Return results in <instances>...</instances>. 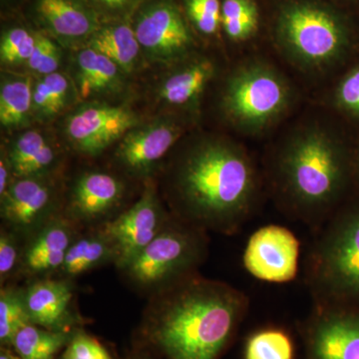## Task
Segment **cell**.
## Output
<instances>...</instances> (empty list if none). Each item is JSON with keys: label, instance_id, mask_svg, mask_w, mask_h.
<instances>
[{"label": "cell", "instance_id": "cell-1", "mask_svg": "<svg viewBox=\"0 0 359 359\" xmlns=\"http://www.w3.org/2000/svg\"><path fill=\"white\" fill-rule=\"evenodd\" d=\"M247 306L231 285L189 276L152 294L133 346L155 359H219Z\"/></svg>", "mask_w": 359, "mask_h": 359}, {"label": "cell", "instance_id": "cell-2", "mask_svg": "<svg viewBox=\"0 0 359 359\" xmlns=\"http://www.w3.org/2000/svg\"><path fill=\"white\" fill-rule=\"evenodd\" d=\"M180 221L202 231L231 233L244 224L256 200V170L244 150L207 139L187 150L170 180Z\"/></svg>", "mask_w": 359, "mask_h": 359}, {"label": "cell", "instance_id": "cell-3", "mask_svg": "<svg viewBox=\"0 0 359 359\" xmlns=\"http://www.w3.org/2000/svg\"><path fill=\"white\" fill-rule=\"evenodd\" d=\"M278 173L294 207L306 216H318L327 212L339 192L344 157L332 136L314 127L304 130L285 146Z\"/></svg>", "mask_w": 359, "mask_h": 359}, {"label": "cell", "instance_id": "cell-4", "mask_svg": "<svg viewBox=\"0 0 359 359\" xmlns=\"http://www.w3.org/2000/svg\"><path fill=\"white\" fill-rule=\"evenodd\" d=\"M205 250L204 231L172 219L122 271L137 289L157 294L195 275Z\"/></svg>", "mask_w": 359, "mask_h": 359}, {"label": "cell", "instance_id": "cell-5", "mask_svg": "<svg viewBox=\"0 0 359 359\" xmlns=\"http://www.w3.org/2000/svg\"><path fill=\"white\" fill-rule=\"evenodd\" d=\"M290 90L283 78L268 65L243 66L231 74L223 93L224 114L244 130L269 126L289 106Z\"/></svg>", "mask_w": 359, "mask_h": 359}, {"label": "cell", "instance_id": "cell-6", "mask_svg": "<svg viewBox=\"0 0 359 359\" xmlns=\"http://www.w3.org/2000/svg\"><path fill=\"white\" fill-rule=\"evenodd\" d=\"M278 32L290 55L309 67L332 62L346 43L344 28L337 16L311 2L285 6L278 18Z\"/></svg>", "mask_w": 359, "mask_h": 359}, {"label": "cell", "instance_id": "cell-7", "mask_svg": "<svg viewBox=\"0 0 359 359\" xmlns=\"http://www.w3.org/2000/svg\"><path fill=\"white\" fill-rule=\"evenodd\" d=\"M313 275L325 297L359 295V215L325 231L314 254Z\"/></svg>", "mask_w": 359, "mask_h": 359}, {"label": "cell", "instance_id": "cell-8", "mask_svg": "<svg viewBox=\"0 0 359 359\" xmlns=\"http://www.w3.org/2000/svg\"><path fill=\"white\" fill-rule=\"evenodd\" d=\"M63 214L50 176L14 179L0 197L2 226L25 238Z\"/></svg>", "mask_w": 359, "mask_h": 359}, {"label": "cell", "instance_id": "cell-9", "mask_svg": "<svg viewBox=\"0 0 359 359\" xmlns=\"http://www.w3.org/2000/svg\"><path fill=\"white\" fill-rule=\"evenodd\" d=\"M171 219L163 209L155 189L146 187L133 205L104 224L117 250L116 266L121 271L126 268Z\"/></svg>", "mask_w": 359, "mask_h": 359}, {"label": "cell", "instance_id": "cell-10", "mask_svg": "<svg viewBox=\"0 0 359 359\" xmlns=\"http://www.w3.org/2000/svg\"><path fill=\"white\" fill-rule=\"evenodd\" d=\"M137 125L138 117L126 106L87 104L71 113L65 133L78 152L96 156L121 140Z\"/></svg>", "mask_w": 359, "mask_h": 359}, {"label": "cell", "instance_id": "cell-11", "mask_svg": "<svg viewBox=\"0 0 359 359\" xmlns=\"http://www.w3.org/2000/svg\"><path fill=\"white\" fill-rule=\"evenodd\" d=\"M299 243L283 226L269 224L252 233L244 254L245 268L259 280L287 283L299 268Z\"/></svg>", "mask_w": 359, "mask_h": 359}, {"label": "cell", "instance_id": "cell-12", "mask_svg": "<svg viewBox=\"0 0 359 359\" xmlns=\"http://www.w3.org/2000/svg\"><path fill=\"white\" fill-rule=\"evenodd\" d=\"M124 195V184L117 177L102 171L85 172L73 183L63 215L81 229L102 226L118 216Z\"/></svg>", "mask_w": 359, "mask_h": 359}, {"label": "cell", "instance_id": "cell-13", "mask_svg": "<svg viewBox=\"0 0 359 359\" xmlns=\"http://www.w3.org/2000/svg\"><path fill=\"white\" fill-rule=\"evenodd\" d=\"M135 33L141 48L159 62H171L185 55L193 44L192 34L173 4L157 2L137 20Z\"/></svg>", "mask_w": 359, "mask_h": 359}, {"label": "cell", "instance_id": "cell-14", "mask_svg": "<svg viewBox=\"0 0 359 359\" xmlns=\"http://www.w3.org/2000/svg\"><path fill=\"white\" fill-rule=\"evenodd\" d=\"M81 228L61 214L40 226L25 240L20 275L30 280L54 278Z\"/></svg>", "mask_w": 359, "mask_h": 359}, {"label": "cell", "instance_id": "cell-15", "mask_svg": "<svg viewBox=\"0 0 359 359\" xmlns=\"http://www.w3.org/2000/svg\"><path fill=\"white\" fill-rule=\"evenodd\" d=\"M73 283L59 278L30 280L25 287L26 309L32 325L72 332L83 327L84 318L73 306Z\"/></svg>", "mask_w": 359, "mask_h": 359}, {"label": "cell", "instance_id": "cell-16", "mask_svg": "<svg viewBox=\"0 0 359 359\" xmlns=\"http://www.w3.org/2000/svg\"><path fill=\"white\" fill-rule=\"evenodd\" d=\"M182 126L173 121H157L135 127L120 140L116 160L128 173L148 176L181 137Z\"/></svg>", "mask_w": 359, "mask_h": 359}, {"label": "cell", "instance_id": "cell-17", "mask_svg": "<svg viewBox=\"0 0 359 359\" xmlns=\"http://www.w3.org/2000/svg\"><path fill=\"white\" fill-rule=\"evenodd\" d=\"M308 359H359V316L323 311L309 325Z\"/></svg>", "mask_w": 359, "mask_h": 359}, {"label": "cell", "instance_id": "cell-18", "mask_svg": "<svg viewBox=\"0 0 359 359\" xmlns=\"http://www.w3.org/2000/svg\"><path fill=\"white\" fill-rule=\"evenodd\" d=\"M116 261L117 250L104 224L81 229L56 278L72 280L105 264H116Z\"/></svg>", "mask_w": 359, "mask_h": 359}, {"label": "cell", "instance_id": "cell-19", "mask_svg": "<svg viewBox=\"0 0 359 359\" xmlns=\"http://www.w3.org/2000/svg\"><path fill=\"white\" fill-rule=\"evenodd\" d=\"M37 13L56 36L78 39L97 32L95 14L78 0H39Z\"/></svg>", "mask_w": 359, "mask_h": 359}, {"label": "cell", "instance_id": "cell-20", "mask_svg": "<svg viewBox=\"0 0 359 359\" xmlns=\"http://www.w3.org/2000/svg\"><path fill=\"white\" fill-rule=\"evenodd\" d=\"M6 155L15 179L50 176L57 162L55 149L36 130L18 136Z\"/></svg>", "mask_w": 359, "mask_h": 359}, {"label": "cell", "instance_id": "cell-21", "mask_svg": "<svg viewBox=\"0 0 359 359\" xmlns=\"http://www.w3.org/2000/svg\"><path fill=\"white\" fill-rule=\"evenodd\" d=\"M215 72V65L210 59H193L165 78L160 85V98L172 106L197 102Z\"/></svg>", "mask_w": 359, "mask_h": 359}, {"label": "cell", "instance_id": "cell-22", "mask_svg": "<svg viewBox=\"0 0 359 359\" xmlns=\"http://www.w3.org/2000/svg\"><path fill=\"white\" fill-rule=\"evenodd\" d=\"M76 67L78 91L82 98L113 91L119 86V66L95 49L80 51Z\"/></svg>", "mask_w": 359, "mask_h": 359}, {"label": "cell", "instance_id": "cell-23", "mask_svg": "<svg viewBox=\"0 0 359 359\" xmlns=\"http://www.w3.org/2000/svg\"><path fill=\"white\" fill-rule=\"evenodd\" d=\"M90 48L107 56L123 71L133 70L140 43L133 28L127 25L106 26L92 35Z\"/></svg>", "mask_w": 359, "mask_h": 359}, {"label": "cell", "instance_id": "cell-24", "mask_svg": "<svg viewBox=\"0 0 359 359\" xmlns=\"http://www.w3.org/2000/svg\"><path fill=\"white\" fill-rule=\"evenodd\" d=\"M75 332H53L30 323L15 334L11 348L21 359H55L65 351Z\"/></svg>", "mask_w": 359, "mask_h": 359}, {"label": "cell", "instance_id": "cell-25", "mask_svg": "<svg viewBox=\"0 0 359 359\" xmlns=\"http://www.w3.org/2000/svg\"><path fill=\"white\" fill-rule=\"evenodd\" d=\"M33 87L28 77L2 82L0 89V122L6 128H16L25 122L32 109Z\"/></svg>", "mask_w": 359, "mask_h": 359}, {"label": "cell", "instance_id": "cell-26", "mask_svg": "<svg viewBox=\"0 0 359 359\" xmlns=\"http://www.w3.org/2000/svg\"><path fill=\"white\" fill-rule=\"evenodd\" d=\"M29 314L25 301V290L4 285L0 292V344L11 348L15 334L30 325Z\"/></svg>", "mask_w": 359, "mask_h": 359}, {"label": "cell", "instance_id": "cell-27", "mask_svg": "<svg viewBox=\"0 0 359 359\" xmlns=\"http://www.w3.org/2000/svg\"><path fill=\"white\" fill-rule=\"evenodd\" d=\"M222 25L229 39L245 41L257 32L259 9L254 0H224Z\"/></svg>", "mask_w": 359, "mask_h": 359}, {"label": "cell", "instance_id": "cell-28", "mask_svg": "<svg viewBox=\"0 0 359 359\" xmlns=\"http://www.w3.org/2000/svg\"><path fill=\"white\" fill-rule=\"evenodd\" d=\"M292 339L280 330H264L252 334L245 344V359H294Z\"/></svg>", "mask_w": 359, "mask_h": 359}, {"label": "cell", "instance_id": "cell-29", "mask_svg": "<svg viewBox=\"0 0 359 359\" xmlns=\"http://www.w3.org/2000/svg\"><path fill=\"white\" fill-rule=\"evenodd\" d=\"M25 238L15 231L1 226L0 231V283L6 285L11 278L20 275Z\"/></svg>", "mask_w": 359, "mask_h": 359}, {"label": "cell", "instance_id": "cell-30", "mask_svg": "<svg viewBox=\"0 0 359 359\" xmlns=\"http://www.w3.org/2000/svg\"><path fill=\"white\" fill-rule=\"evenodd\" d=\"M35 34L25 28H11L4 33L0 44V58L6 65L28 62L34 50Z\"/></svg>", "mask_w": 359, "mask_h": 359}, {"label": "cell", "instance_id": "cell-31", "mask_svg": "<svg viewBox=\"0 0 359 359\" xmlns=\"http://www.w3.org/2000/svg\"><path fill=\"white\" fill-rule=\"evenodd\" d=\"M59 359H114L109 349L83 328L77 330Z\"/></svg>", "mask_w": 359, "mask_h": 359}, {"label": "cell", "instance_id": "cell-32", "mask_svg": "<svg viewBox=\"0 0 359 359\" xmlns=\"http://www.w3.org/2000/svg\"><path fill=\"white\" fill-rule=\"evenodd\" d=\"M187 13L199 32L211 35L222 23V4L219 0H187Z\"/></svg>", "mask_w": 359, "mask_h": 359}, {"label": "cell", "instance_id": "cell-33", "mask_svg": "<svg viewBox=\"0 0 359 359\" xmlns=\"http://www.w3.org/2000/svg\"><path fill=\"white\" fill-rule=\"evenodd\" d=\"M35 39L34 50L27 62L30 69L43 76L56 72L60 63L57 45L42 34H35Z\"/></svg>", "mask_w": 359, "mask_h": 359}, {"label": "cell", "instance_id": "cell-34", "mask_svg": "<svg viewBox=\"0 0 359 359\" xmlns=\"http://www.w3.org/2000/svg\"><path fill=\"white\" fill-rule=\"evenodd\" d=\"M337 100L342 109L359 116V67L342 80L337 88Z\"/></svg>", "mask_w": 359, "mask_h": 359}, {"label": "cell", "instance_id": "cell-35", "mask_svg": "<svg viewBox=\"0 0 359 359\" xmlns=\"http://www.w3.org/2000/svg\"><path fill=\"white\" fill-rule=\"evenodd\" d=\"M45 89L50 96L52 101L55 104L59 111L65 108L67 101L68 91H69V83L67 78L61 73L54 72L51 74L45 75L42 78Z\"/></svg>", "mask_w": 359, "mask_h": 359}, {"label": "cell", "instance_id": "cell-36", "mask_svg": "<svg viewBox=\"0 0 359 359\" xmlns=\"http://www.w3.org/2000/svg\"><path fill=\"white\" fill-rule=\"evenodd\" d=\"M32 109L44 117H52L60 112L47 93L41 80L33 87Z\"/></svg>", "mask_w": 359, "mask_h": 359}, {"label": "cell", "instance_id": "cell-37", "mask_svg": "<svg viewBox=\"0 0 359 359\" xmlns=\"http://www.w3.org/2000/svg\"><path fill=\"white\" fill-rule=\"evenodd\" d=\"M14 179L15 178H14L11 164L4 153V156L2 154L1 161H0V197L6 192Z\"/></svg>", "mask_w": 359, "mask_h": 359}, {"label": "cell", "instance_id": "cell-38", "mask_svg": "<svg viewBox=\"0 0 359 359\" xmlns=\"http://www.w3.org/2000/svg\"><path fill=\"white\" fill-rule=\"evenodd\" d=\"M124 359H155L147 351L138 346H132L131 351L126 354Z\"/></svg>", "mask_w": 359, "mask_h": 359}, {"label": "cell", "instance_id": "cell-39", "mask_svg": "<svg viewBox=\"0 0 359 359\" xmlns=\"http://www.w3.org/2000/svg\"><path fill=\"white\" fill-rule=\"evenodd\" d=\"M0 359H21L13 349L8 347H1L0 349Z\"/></svg>", "mask_w": 359, "mask_h": 359}, {"label": "cell", "instance_id": "cell-40", "mask_svg": "<svg viewBox=\"0 0 359 359\" xmlns=\"http://www.w3.org/2000/svg\"><path fill=\"white\" fill-rule=\"evenodd\" d=\"M99 1H100L101 4H103L104 6H106L118 7L126 4L128 0H99Z\"/></svg>", "mask_w": 359, "mask_h": 359}]
</instances>
